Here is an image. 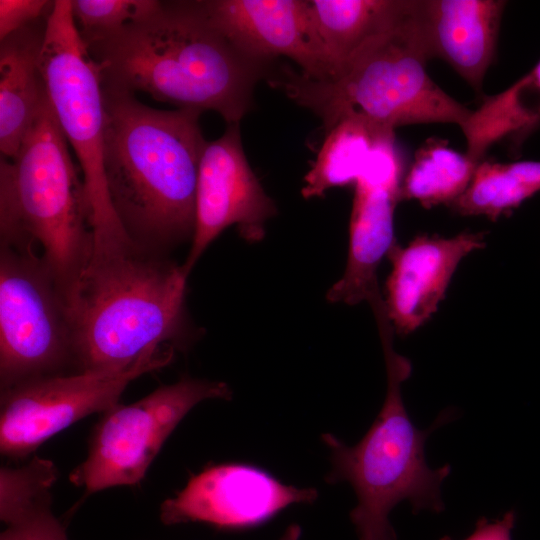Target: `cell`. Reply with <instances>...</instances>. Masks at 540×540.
Segmentation results:
<instances>
[{
  "mask_svg": "<svg viewBox=\"0 0 540 540\" xmlns=\"http://www.w3.org/2000/svg\"><path fill=\"white\" fill-rule=\"evenodd\" d=\"M86 46L103 86L215 111L228 125L249 112L255 85L271 69L214 28L199 0L160 1L151 14Z\"/></svg>",
  "mask_w": 540,
  "mask_h": 540,
  "instance_id": "6da1fadb",
  "label": "cell"
},
{
  "mask_svg": "<svg viewBox=\"0 0 540 540\" xmlns=\"http://www.w3.org/2000/svg\"><path fill=\"white\" fill-rule=\"evenodd\" d=\"M103 164L113 210L127 235L166 253L193 238L201 112L160 110L102 85Z\"/></svg>",
  "mask_w": 540,
  "mask_h": 540,
  "instance_id": "7a4b0ae2",
  "label": "cell"
},
{
  "mask_svg": "<svg viewBox=\"0 0 540 540\" xmlns=\"http://www.w3.org/2000/svg\"><path fill=\"white\" fill-rule=\"evenodd\" d=\"M188 276L135 242L93 253L66 306L76 372L121 369L154 349L187 347Z\"/></svg>",
  "mask_w": 540,
  "mask_h": 540,
  "instance_id": "3957f363",
  "label": "cell"
},
{
  "mask_svg": "<svg viewBox=\"0 0 540 540\" xmlns=\"http://www.w3.org/2000/svg\"><path fill=\"white\" fill-rule=\"evenodd\" d=\"M431 59L413 0L402 19L361 46L335 77L314 80L282 65L270 70L267 82L318 116L325 132L350 112L394 130L414 124L461 127L472 109L433 81L426 69Z\"/></svg>",
  "mask_w": 540,
  "mask_h": 540,
  "instance_id": "277c9868",
  "label": "cell"
},
{
  "mask_svg": "<svg viewBox=\"0 0 540 540\" xmlns=\"http://www.w3.org/2000/svg\"><path fill=\"white\" fill-rule=\"evenodd\" d=\"M387 371V391L373 424L355 445L324 433L321 440L330 450L332 468L328 483L348 482L357 504L350 512L359 540H396L389 515L407 500L414 512H442L441 485L450 475L449 464L432 469L425 458L429 434L454 417L444 410L428 429L417 428L403 402L401 386L410 376L411 362L393 347V326L386 310L374 311Z\"/></svg>",
  "mask_w": 540,
  "mask_h": 540,
  "instance_id": "5b68a950",
  "label": "cell"
},
{
  "mask_svg": "<svg viewBox=\"0 0 540 540\" xmlns=\"http://www.w3.org/2000/svg\"><path fill=\"white\" fill-rule=\"evenodd\" d=\"M45 92L16 157L0 161V225L28 234L66 305L94 248L82 179Z\"/></svg>",
  "mask_w": 540,
  "mask_h": 540,
  "instance_id": "8992f818",
  "label": "cell"
},
{
  "mask_svg": "<svg viewBox=\"0 0 540 540\" xmlns=\"http://www.w3.org/2000/svg\"><path fill=\"white\" fill-rule=\"evenodd\" d=\"M40 70L59 126L82 171L93 253L133 243L108 195L101 76L75 24L71 0H55L49 12Z\"/></svg>",
  "mask_w": 540,
  "mask_h": 540,
  "instance_id": "52a82bcc",
  "label": "cell"
},
{
  "mask_svg": "<svg viewBox=\"0 0 540 540\" xmlns=\"http://www.w3.org/2000/svg\"><path fill=\"white\" fill-rule=\"evenodd\" d=\"M27 235L0 237L1 391L74 366L66 303Z\"/></svg>",
  "mask_w": 540,
  "mask_h": 540,
  "instance_id": "ba28073f",
  "label": "cell"
},
{
  "mask_svg": "<svg viewBox=\"0 0 540 540\" xmlns=\"http://www.w3.org/2000/svg\"><path fill=\"white\" fill-rule=\"evenodd\" d=\"M228 384L183 377L142 399L107 410L95 427L86 459L70 481L86 494L140 482L162 445L198 403L229 400Z\"/></svg>",
  "mask_w": 540,
  "mask_h": 540,
  "instance_id": "9c48e42d",
  "label": "cell"
},
{
  "mask_svg": "<svg viewBox=\"0 0 540 540\" xmlns=\"http://www.w3.org/2000/svg\"><path fill=\"white\" fill-rule=\"evenodd\" d=\"M175 349L147 352L115 370L41 377L1 391L0 450L21 459L80 419L118 404L130 382L171 363Z\"/></svg>",
  "mask_w": 540,
  "mask_h": 540,
  "instance_id": "30bf717a",
  "label": "cell"
},
{
  "mask_svg": "<svg viewBox=\"0 0 540 540\" xmlns=\"http://www.w3.org/2000/svg\"><path fill=\"white\" fill-rule=\"evenodd\" d=\"M403 172L394 130L381 131L354 184L347 265L327 292L329 302L355 305L369 303L380 295L376 273L382 258L396 243L394 210L400 201Z\"/></svg>",
  "mask_w": 540,
  "mask_h": 540,
  "instance_id": "8fae6325",
  "label": "cell"
},
{
  "mask_svg": "<svg viewBox=\"0 0 540 540\" xmlns=\"http://www.w3.org/2000/svg\"><path fill=\"white\" fill-rule=\"evenodd\" d=\"M277 213L245 155L239 124H229L218 139L207 141L199 164L196 220L184 271L196 262L220 233L235 225L250 243L265 236V223Z\"/></svg>",
  "mask_w": 540,
  "mask_h": 540,
  "instance_id": "7c38bea8",
  "label": "cell"
},
{
  "mask_svg": "<svg viewBox=\"0 0 540 540\" xmlns=\"http://www.w3.org/2000/svg\"><path fill=\"white\" fill-rule=\"evenodd\" d=\"M317 497L316 489L283 484L257 467L221 464L195 475L175 497L164 501L160 518L168 525L204 522L219 528H246Z\"/></svg>",
  "mask_w": 540,
  "mask_h": 540,
  "instance_id": "4fadbf2b",
  "label": "cell"
},
{
  "mask_svg": "<svg viewBox=\"0 0 540 540\" xmlns=\"http://www.w3.org/2000/svg\"><path fill=\"white\" fill-rule=\"evenodd\" d=\"M199 1L214 28L250 58L270 64L286 57L309 78L333 77L309 0Z\"/></svg>",
  "mask_w": 540,
  "mask_h": 540,
  "instance_id": "5bb4252c",
  "label": "cell"
},
{
  "mask_svg": "<svg viewBox=\"0 0 540 540\" xmlns=\"http://www.w3.org/2000/svg\"><path fill=\"white\" fill-rule=\"evenodd\" d=\"M486 232L453 237L421 234L407 246L394 243L387 257L392 270L384 301L394 331L409 335L437 311L460 261L486 246Z\"/></svg>",
  "mask_w": 540,
  "mask_h": 540,
  "instance_id": "9a60e30c",
  "label": "cell"
},
{
  "mask_svg": "<svg viewBox=\"0 0 540 540\" xmlns=\"http://www.w3.org/2000/svg\"><path fill=\"white\" fill-rule=\"evenodd\" d=\"M507 2L418 0V14L433 58L445 61L476 93L494 61Z\"/></svg>",
  "mask_w": 540,
  "mask_h": 540,
  "instance_id": "2e32d148",
  "label": "cell"
},
{
  "mask_svg": "<svg viewBox=\"0 0 540 540\" xmlns=\"http://www.w3.org/2000/svg\"><path fill=\"white\" fill-rule=\"evenodd\" d=\"M48 15L0 41V151L11 160L46 92L40 58Z\"/></svg>",
  "mask_w": 540,
  "mask_h": 540,
  "instance_id": "e0dca14e",
  "label": "cell"
},
{
  "mask_svg": "<svg viewBox=\"0 0 540 540\" xmlns=\"http://www.w3.org/2000/svg\"><path fill=\"white\" fill-rule=\"evenodd\" d=\"M539 126L540 60L505 90L485 96L460 129L465 153L480 163L493 145L505 142L518 149Z\"/></svg>",
  "mask_w": 540,
  "mask_h": 540,
  "instance_id": "ac0fdd59",
  "label": "cell"
},
{
  "mask_svg": "<svg viewBox=\"0 0 540 540\" xmlns=\"http://www.w3.org/2000/svg\"><path fill=\"white\" fill-rule=\"evenodd\" d=\"M412 4L413 0H310L333 77L361 46L402 19Z\"/></svg>",
  "mask_w": 540,
  "mask_h": 540,
  "instance_id": "d6986e66",
  "label": "cell"
},
{
  "mask_svg": "<svg viewBox=\"0 0 540 540\" xmlns=\"http://www.w3.org/2000/svg\"><path fill=\"white\" fill-rule=\"evenodd\" d=\"M388 127L350 112L328 132L316 160L304 177L305 199L322 197L333 187L355 184L368 160L379 132Z\"/></svg>",
  "mask_w": 540,
  "mask_h": 540,
  "instance_id": "ffe728a7",
  "label": "cell"
},
{
  "mask_svg": "<svg viewBox=\"0 0 540 540\" xmlns=\"http://www.w3.org/2000/svg\"><path fill=\"white\" fill-rule=\"evenodd\" d=\"M540 191V161L483 160L463 194L451 205L463 216L498 220Z\"/></svg>",
  "mask_w": 540,
  "mask_h": 540,
  "instance_id": "44dd1931",
  "label": "cell"
},
{
  "mask_svg": "<svg viewBox=\"0 0 540 540\" xmlns=\"http://www.w3.org/2000/svg\"><path fill=\"white\" fill-rule=\"evenodd\" d=\"M479 162L440 139L420 147L403 177L400 200H417L426 209L452 205L467 189Z\"/></svg>",
  "mask_w": 540,
  "mask_h": 540,
  "instance_id": "7402d4cb",
  "label": "cell"
},
{
  "mask_svg": "<svg viewBox=\"0 0 540 540\" xmlns=\"http://www.w3.org/2000/svg\"><path fill=\"white\" fill-rule=\"evenodd\" d=\"M159 5L158 0H71L72 15L85 44L151 14Z\"/></svg>",
  "mask_w": 540,
  "mask_h": 540,
  "instance_id": "603a6c76",
  "label": "cell"
},
{
  "mask_svg": "<svg viewBox=\"0 0 540 540\" xmlns=\"http://www.w3.org/2000/svg\"><path fill=\"white\" fill-rule=\"evenodd\" d=\"M6 529L0 540H68L51 511L50 490L27 497L0 512Z\"/></svg>",
  "mask_w": 540,
  "mask_h": 540,
  "instance_id": "cb8c5ba5",
  "label": "cell"
},
{
  "mask_svg": "<svg viewBox=\"0 0 540 540\" xmlns=\"http://www.w3.org/2000/svg\"><path fill=\"white\" fill-rule=\"evenodd\" d=\"M54 1L0 0V41L47 16Z\"/></svg>",
  "mask_w": 540,
  "mask_h": 540,
  "instance_id": "d4e9b609",
  "label": "cell"
},
{
  "mask_svg": "<svg viewBox=\"0 0 540 540\" xmlns=\"http://www.w3.org/2000/svg\"><path fill=\"white\" fill-rule=\"evenodd\" d=\"M515 521L514 511H508L501 518L492 521L481 518L477 521L474 531L464 540H512Z\"/></svg>",
  "mask_w": 540,
  "mask_h": 540,
  "instance_id": "484cf974",
  "label": "cell"
},
{
  "mask_svg": "<svg viewBox=\"0 0 540 540\" xmlns=\"http://www.w3.org/2000/svg\"><path fill=\"white\" fill-rule=\"evenodd\" d=\"M300 535L301 527L298 524H291L279 540H299Z\"/></svg>",
  "mask_w": 540,
  "mask_h": 540,
  "instance_id": "4316f807",
  "label": "cell"
}]
</instances>
